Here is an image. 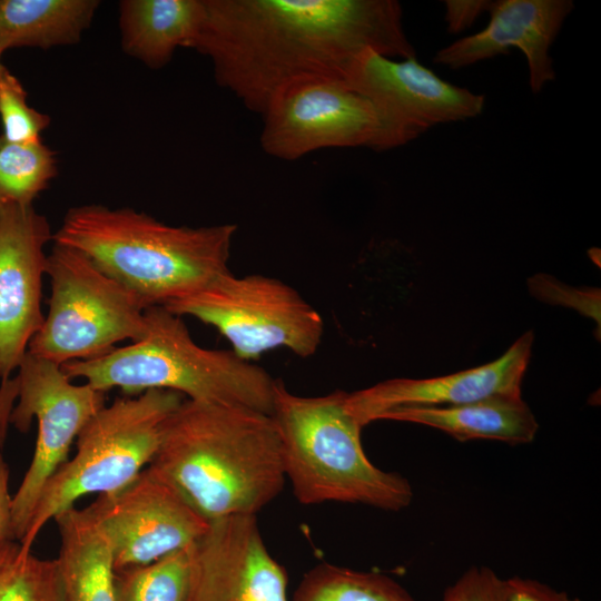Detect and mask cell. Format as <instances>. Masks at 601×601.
I'll list each match as a JSON object with an SVG mask.
<instances>
[{"instance_id":"obj_1","label":"cell","mask_w":601,"mask_h":601,"mask_svg":"<svg viewBox=\"0 0 601 601\" xmlns=\"http://www.w3.org/2000/svg\"><path fill=\"white\" fill-rule=\"evenodd\" d=\"M190 49L207 56L217 83L263 115L286 87L347 77L368 50L416 57L395 0H204Z\"/></svg>"},{"instance_id":"obj_2","label":"cell","mask_w":601,"mask_h":601,"mask_svg":"<svg viewBox=\"0 0 601 601\" xmlns=\"http://www.w3.org/2000/svg\"><path fill=\"white\" fill-rule=\"evenodd\" d=\"M148 467L207 521L256 515L286 482L282 440L272 415L188 398L166 420Z\"/></svg>"},{"instance_id":"obj_3","label":"cell","mask_w":601,"mask_h":601,"mask_svg":"<svg viewBox=\"0 0 601 601\" xmlns=\"http://www.w3.org/2000/svg\"><path fill=\"white\" fill-rule=\"evenodd\" d=\"M237 226H171L132 208H70L55 244L76 249L142 305L164 306L229 272Z\"/></svg>"},{"instance_id":"obj_4","label":"cell","mask_w":601,"mask_h":601,"mask_svg":"<svg viewBox=\"0 0 601 601\" xmlns=\"http://www.w3.org/2000/svg\"><path fill=\"white\" fill-rule=\"evenodd\" d=\"M144 315L146 331L140 339L96 359L67 362L62 371L105 393L120 388L134 396L165 390L193 401L242 405L272 415L276 380L263 367L231 349L199 346L183 318L162 306L148 307Z\"/></svg>"},{"instance_id":"obj_5","label":"cell","mask_w":601,"mask_h":601,"mask_svg":"<svg viewBox=\"0 0 601 601\" xmlns=\"http://www.w3.org/2000/svg\"><path fill=\"white\" fill-rule=\"evenodd\" d=\"M347 392L300 396L276 380L272 416L278 428L286 480L305 505L359 503L386 511L408 506L413 490L404 476L366 456L362 426L347 412Z\"/></svg>"},{"instance_id":"obj_6","label":"cell","mask_w":601,"mask_h":601,"mask_svg":"<svg viewBox=\"0 0 601 601\" xmlns=\"http://www.w3.org/2000/svg\"><path fill=\"white\" fill-rule=\"evenodd\" d=\"M183 400L177 392L148 390L101 407L78 434L75 456L45 484L19 541L22 551L31 552L45 524L80 497L110 495L130 484L154 459L164 424Z\"/></svg>"},{"instance_id":"obj_7","label":"cell","mask_w":601,"mask_h":601,"mask_svg":"<svg viewBox=\"0 0 601 601\" xmlns=\"http://www.w3.org/2000/svg\"><path fill=\"white\" fill-rule=\"evenodd\" d=\"M46 275L48 314L27 352L61 366L102 357L117 343L144 336L146 307L80 252L55 244Z\"/></svg>"},{"instance_id":"obj_8","label":"cell","mask_w":601,"mask_h":601,"mask_svg":"<svg viewBox=\"0 0 601 601\" xmlns=\"http://www.w3.org/2000/svg\"><path fill=\"white\" fill-rule=\"evenodd\" d=\"M162 307L215 327L240 358L252 362L275 348L306 358L323 338L322 315L295 288L260 274H221Z\"/></svg>"},{"instance_id":"obj_9","label":"cell","mask_w":601,"mask_h":601,"mask_svg":"<svg viewBox=\"0 0 601 601\" xmlns=\"http://www.w3.org/2000/svg\"><path fill=\"white\" fill-rule=\"evenodd\" d=\"M17 377L18 403L9 424L27 433L35 417L38 430L32 460L12 496V531L20 541L45 484L68 460L83 426L105 406V392L87 383L73 384L60 365L29 352L18 367Z\"/></svg>"},{"instance_id":"obj_10","label":"cell","mask_w":601,"mask_h":601,"mask_svg":"<svg viewBox=\"0 0 601 601\" xmlns=\"http://www.w3.org/2000/svg\"><path fill=\"white\" fill-rule=\"evenodd\" d=\"M263 117L260 146L295 160L324 148L381 151L382 121L373 102L345 79L311 78L279 91Z\"/></svg>"},{"instance_id":"obj_11","label":"cell","mask_w":601,"mask_h":601,"mask_svg":"<svg viewBox=\"0 0 601 601\" xmlns=\"http://www.w3.org/2000/svg\"><path fill=\"white\" fill-rule=\"evenodd\" d=\"M346 81L378 112L381 151L406 145L436 125L474 118L485 104L483 95L443 80L416 57L396 60L365 51Z\"/></svg>"},{"instance_id":"obj_12","label":"cell","mask_w":601,"mask_h":601,"mask_svg":"<svg viewBox=\"0 0 601 601\" xmlns=\"http://www.w3.org/2000/svg\"><path fill=\"white\" fill-rule=\"evenodd\" d=\"M109 540L115 570L145 565L195 544L209 525L148 466L122 490L88 506Z\"/></svg>"},{"instance_id":"obj_13","label":"cell","mask_w":601,"mask_h":601,"mask_svg":"<svg viewBox=\"0 0 601 601\" xmlns=\"http://www.w3.org/2000/svg\"><path fill=\"white\" fill-rule=\"evenodd\" d=\"M53 233L33 205L0 204V378L18 370L41 327L45 246Z\"/></svg>"},{"instance_id":"obj_14","label":"cell","mask_w":601,"mask_h":601,"mask_svg":"<svg viewBox=\"0 0 601 601\" xmlns=\"http://www.w3.org/2000/svg\"><path fill=\"white\" fill-rule=\"evenodd\" d=\"M190 601H289L286 571L266 548L256 515L209 521L191 546Z\"/></svg>"},{"instance_id":"obj_15","label":"cell","mask_w":601,"mask_h":601,"mask_svg":"<svg viewBox=\"0 0 601 601\" xmlns=\"http://www.w3.org/2000/svg\"><path fill=\"white\" fill-rule=\"evenodd\" d=\"M534 341L520 336L497 359L432 378H392L346 394L347 412L363 427L391 410L471 403L496 395H520Z\"/></svg>"},{"instance_id":"obj_16","label":"cell","mask_w":601,"mask_h":601,"mask_svg":"<svg viewBox=\"0 0 601 601\" xmlns=\"http://www.w3.org/2000/svg\"><path fill=\"white\" fill-rule=\"evenodd\" d=\"M571 0L492 1L486 27L439 50L435 63L461 69L479 61L520 49L526 58L533 93L555 78L550 48L565 18L573 10Z\"/></svg>"},{"instance_id":"obj_17","label":"cell","mask_w":601,"mask_h":601,"mask_svg":"<svg viewBox=\"0 0 601 601\" xmlns=\"http://www.w3.org/2000/svg\"><path fill=\"white\" fill-rule=\"evenodd\" d=\"M378 420L431 426L461 442L485 439L512 445L531 443L539 428L521 394L496 395L451 406L400 407L383 413Z\"/></svg>"},{"instance_id":"obj_18","label":"cell","mask_w":601,"mask_h":601,"mask_svg":"<svg viewBox=\"0 0 601 601\" xmlns=\"http://www.w3.org/2000/svg\"><path fill=\"white\" fill-rule=\"evenodd\" d=\"M204 17V0H122L121 48L148 68H162L177 48H191Z\"/></svg>"},{"instance_id":"obj_19","label":"cell","mask_w":601,"mask_h":601,"mask_svg":"<svg viewBox=\"0 0 601 601\" xmlns=\"http://www.w3.org/2000/svg\"><path fill=\"white\" fill-rule=\"evenodd\" d=\"M53 520L66 601H117L112 550L89 509L73 506Z\"/></svg>"},{"instance_id":"obj_20","label":"cell","mask_w":601,"mask_h":601,"mask_svg":"<svg viewBox=\"0 0 601 601\" xmlns=\"http://www.w3.org/2000/svg\"><path fill=\"white\" fill-rule=\"evenodd\" d=\"M97 0H0V52L77 43L89 28Z\"/></svg>"},{"instance_id":"obj_21","label":"cell","mask_w":601,"mask_h":601,"mask_svg":"<svg viewBox=\"0 0 601 601\" xmlns=\"http://www.w3.org/2000/svg\"><path fill=\"white\" fill-rule=\"evenodd\" d=\"M292 601H415L388 575L322 563L302 579Z\"/></svg>"},{"instance_id":"obj_22","label":"cell","mask_w":601,"mask_h":601,"mask_svg":"<svg viewBox=\"0 0 601 601\" xmlns=\"http://www.w3.org/2000/svg\"><path fill=\"white\" fill-rule=\"evenodd\" d=\"M191 546L116 571L117 601H190Z\"/></svg>"},{"instance_id":"obj_23","label":"cell","mask_w":601,"mask_h":601,"mask_svg":"<svg viewBox=\"0 0 601 601\" xmlns=\"http://www.w3.org/2000/svg\"><path fill=\"white\" fill-rule=\"evenodd\" d=\"M57 165L42 141L17 144L0 135V204L32 205L57 176Z\"/></svg>"},{"instance_id":"obj_24","label":"cell","mask_w":601,"mask_h":601,"mask_svg":"<svg viewBox=\"0 0 601 601\" xmlns=\"http://www.w3.org/2000/svg\"><path fill=\"white\" fill-rule=\"evenodd\" d=\"M0 601H66L57 559L24 552L16 540L1 541Z\"/></svg>"},{"instance_id":"obj_25","label":"cell","mask_w":601,"mask_h":601,"mask_svg":"<svg viewBox=\"0 0 601 601\" xmlns=\"http://www.w3.org/2000/svg\"><path fill=\"white\" fill-rule=\"evenodd\" d=\"M28 92L7 68L0 77V118L2 136L17 144L41 141V132L50 125V117L30 107Z\"/></svg>"},{"instance_id":"obj_26","label":"cell","mask_w":601,"mask_h":601,"mask_svg":"<svg viewBox=\"0 0 601 601\" xmlns=\"http://www.w3.org/2000/svg\"><path fill=\"white\" fill-rule=\"evenodd\" d=\"M531 294L549 304L574 308L592 317L600 326V290L577 289L545 274L533 275L528 280Z\"/></svg>"},{"instance_id":"obj_27","label":"cell","mask_w":601,"mask_h":601,"mask_svg":"<svg viewBox=\"0 0 601 601\" xmlns=\"http://www.w3.org/2000/svg\"><path fill=\"white\" fill-rule=\"evenodd\" d=\"M508 579L486 566H472L444 591L442 601H508Z\"/></svg>"},{"instance_id":"obj_28","label":"cell","mask_w":601,"mask_h":601,"mask_svg":"<svg viewBox=\"0 0 601 601\" xmlns=\"http://www.w3.org/2000/svg\"><path fill=\"white\" fill-rule=\"evenodd\" d=\"M508 601H582L529 578L513 577L508 579Z\"/></svg>"},{"instance_id":"obj_29","label":"cell","mask_w":601,"mask_h":601,"mask_svg":"<svg viewBox=\"0 0 601 601\" xmlns=\"http://www.w3.org/2000/svg\"><path fill=\"white\" fill-rule=\"evenodd\" d=\"M490 0H446L445 22L450 33H459L470 28L491 6Z\"/></svg>"},{"instance_id":"obj_30","label":"cell","mask_w":601,"mask_h":601,"mask_svg":"<svg viewBox=\"0 0 601 601\" xmlns=\"http://www.w3.org/2000/svg\"><path fill=\"white\" fill-rule=\"evenodd\" d=\"M11 510L12 496L9 492V467L0 454V542L16 540L12 531Z\"/></svg>"},{"instance_id":"obj_31","label":"cell","mask_w":601,"mask_h":601,"mask_svg":"<svg viewBox=\"0 0 601 601\" xmlns=\"http://www.w3.org/2000/svg\"><path fill=\"white\" fill-rule=\"evenodd\" d=\"M18 377L2 380L0 385V445L6 440L9 417L13 410V403L18 397Z\"/></svg>"},{"instance_id":"obj_32","label":"cell","mask_w":601,"mask_h":601,"mask_svg":"<svg viewBox=\"0 0 601 601\" xmlns=\"http://www.w3.org/2000/svg\"><path fill=\"white\" fill-rule=\"evenodd\" d=\"M1 57H2V53L0 52V77H1V75L3 72V70L6 69V67L1 62Z\"/></svg>"}]
</instances>
